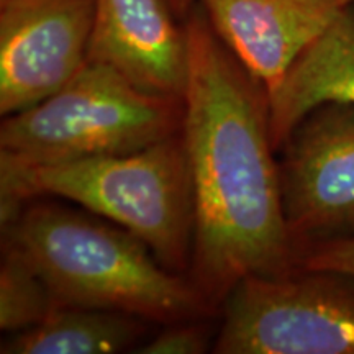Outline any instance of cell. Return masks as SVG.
I'll use <instances>...</instances> for the list:
<instances>
[{"instance_id":"2e32d148","label":"cell","mask_w":354,"mask_h":354,"mask_svg":"<svg viewBox=\"0 0 354 354\" xmlns=\"http://www.w3.org/2000/svg\"><path fill=\"white\" fill-rule=\"evenodd\" d=\"M353 2H354V0H353Z\"/></svg>"},{"instance_id":"8992f818","label":"cell","mask_w":354,"mask_h":354,"mask_svg":"<svg viewBox=\"0 0 354 354\" xmlns=\"http://www.w3.org/2000/svg\"><path fill=\"white\" fill-rule=\"evenodd\" d=\"M279 151L286 223L300 253L354 234V105H318Z\"/></svg>"},{"instance_id":"8fae6325","label":"cell","mask_w":354,"mask_h":354,"mask_svg":"<svg viewBox=\"0 0 354 354\" xmlns=\"http://www.w3.org/2000/svg\"><path fill=\"white\" fill-rule=\"evenodd\" d=\"M146 320L125 312L56 305L37 326L12 333L2 354H117L145 333Z\"/></svg>"},{"instance_id":"30bf717a","label":"cell","mask_w":354,"mask_h":354,"mask_svg":"<svg viewBox=\"0 0 354 354\" xmlns=\"http://www.w3.org/2000/svg\"><path fill=\"white\" fill-rule=\"evenodd\" d=\"M269 128L276 151L318 105H354V2L300 53L268 94Z\"/></svg>"},{"instance_id":"277c9868","label":"cell","mask_w":354,"mask_h":354,"mask_svg":"<svg viewBox=\"0 0 354 354\" xmlns=\"http://www.w3.org/2000/svg\"><path fill=\"white\" fill-rule=\"evenodd\" d=\"M184 99L149 94L107 64L87 61L46 99L7 115L0 162L51 165L127 154L183 130Z\"/></svg>"},{"instance_id":"ba28073f","label":"cell","mask_w":354,"mask_h":354,"mask_svg":"<svg viewBox=\"0 0 354 354\" xmlns=\"http://www.w3.org/2000/svg\"><path fill=\"white\" fill-rule=\"evenodd\" d=\"M87 61L110 66L149 94L184 99L189 74L184 21L165 0H95Z\"/></svg>"},{"instance_id":"5bb4252c","label":"cell","mask_w":354,"mask_h":354,"mask_svg":"<svg viewBox=\"0 0 354 354\" xmlns=\"http://www.w3.org/2000/svg\"><path fill=\"white\" fill-rule=\"evenodd\" d=\"M299 269L354 274V234L308 245L300 253Z\"/></svg>"},{"instance_id":"5b68a950","label":"cell","mask_w":354,"mask_h":354,"mask_svg":"<svg viewBox=\"0 0 354 354\" xmlns=\"http://www.w3.org/2000/svg\"><path fill=\"white\" fill-rule=\"evenodd\" d=\"M221 304L218 354H354V274L248 276Z\"/></svg>"},{"instance_id":"6da1fadb","label":"cell","mask_w":354,"mask_h":354,"mask_svg":"<svg viewBox=\"0 0 354 354\" xmlns=\"http://www.w3.org/2000/svg\"><path fill=\"white\" fill-rule=\"evenodd\" d=\"M183 138L194 201L189 279L212 307L248 276L299 269L282 207L268 91L221 41L202 7L184 20Z\"/></svg>"},{"instance_id":"9a60e30c","label":"cell","mask_w":354,"mask_h":354,"mask_svg":"<svg viewBox=\"0 0 354 354\" xmlns=\"http://www.w3.org/2000/svg\"><path fill=\"white\" fill-rule=\"evenodd\" d=\"M165 2L171 8V12L174 13L176 19L184 21L189 17V13L192 12V8L197 6L198 0H165Z\"/></svg>"},{"instance_id":"7a4b0ae2","label":"cell","mask_w":354,"mask_h":354,"mask_svg":"<svg viewBox=\"0 0 354 354\" xmlns=\"http://www.w3.org/2000/svg\"><path fill=\"white\" fill-rule=\"evenodd\" d=\"M0 220L2 246L41 276L56 305L117 310L159 323L189 322L212 308L189 277L165 268L118 225L39 198Z\"/></svg>"},{"instance_id":"9c48e42d","label":"cell","mask_w":354,"mask_h":354,"mask_svg":"<svg viewBox=\"0 0 354 354\" xmlns=\"http://www.w3.org/2000/svg\"><path fill=\"white\" fill-rule=\"evenodd\" d=\"M353 0H198L221 41L269 92Z\"/></svg>"},{"instance_id":"52a82bcc","label":"cell","mask_w":354,"mask_h":354,"mask_svg":"<svg viewBox=\"0 0 354 354\" xmlns=\"http://www.w3.org/2000/svg\"><path fill=\"white\" fill-rule=\"evenodd\" d=\"M95 0H0V113L55 94L87 63Z\"/></svg>"},{"instance_id":"3957f363","label":"cell","mask_w":354,"mask_h":354,"mask_svg":"<svg viewBox=\"0 0 354 354\" xmlns=\"http://www.w3.org/2000/svg\"><path fill=\"white\" fill-rule=\"evenodd\" d=\"M43 197L79 203L128 230L172 272L189 269L194 201L183 130L127 154L51 165L0 162L2 218Z\"/></svg>"},{"instance_id":"7c38bea8","label":"cell","mask_w":354,"mask_h":354,"mask_svg":"<svg viewBox=\"0 0 354 354\" xmlns=\"http://www.w3.org/2000/svg\"><path fill=\"white\" fill-rule=\"evenodd\" d=\"M55 307V297L41 276L17 251L2 246L0 330L12 335L32 328Z\"/></svg>"},{"instance_id":"4fadbf2b","label":"cell","mask_w":354,"mask_h":354,"mask_svg":"<svg viewBox=\"0 0 354 354\" xmlns=\"http://www.w3.org/2000/svg\"><path fill=\"white\" fill-rule=\"evenodd\" d=\"M209 330L197 323L177 322L135 349L140 354H202L209 349Z\"/></svg>"}]
</instances>
